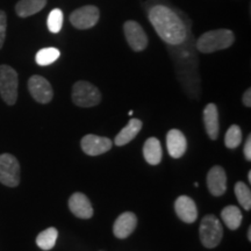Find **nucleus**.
<instances>
[{
    "label": "nucleus",
    "instance_id": "nucleus-21",
    "mask_svg": "<svg viewBox=\"0 0 251 251\" xmlns=\"http://www.w3.org/2000/svg\"><path fill=\"white\" fill-rule=\"evenodd\" d=\"M58 237V230L54 227H50L46 230L41 231L36 237V244L40 249L48 251L55 247Z\"/></svg>",
    "mask_w": 251,
    "mask_h": 251
},
{
    "label": "nucleus",
    "instance_id": "nucleus-24",
    "mask_svg": "<svg viewBox=\"0 0 251 251\" xmlns=\"http://www.w3.org/2000/svg\"><path fill=\"white\" fill-rule=\"evenodd\" d=\"M242 142V131L237 125H231L225 136V144L228 149H235Z\"/></svg>",
    "mask_w": 251,
    "mask_h": 251
},
{
    "label": "nucleus",
    "instance_id": "nucleus-8",
    "mask_svg": "<svg viewBox=\"0 0 251 251\" xmlns=\"http://www.w3.org/2000/svg\"><path fill=\"white\" fill-rule=\"evenodd\" d=\"M28 90L30 96L40 103H48L54 98L51 84L45 77L34 75L28 80Z\"/></svg>",
    "mask_w": 251,
    "mask_h": 251
},
{
    "label": "nucleus",
    "instance_id": "nucleus-14",
    "mask_svg": "<svg viewBox=\"0 0 251 251\" xmlns=\"http://www.w3.org/2000/svg\"><path fill=\"white\" fill-rule=\"evenodd\" d=\"M137 225V218L134 213L125 212L115 220L114 226H113V233L114 236L118 238H127L133 234Z\"/></svg>",
    "mask_w": 251,
    "mask_h": 251
},
{
    "label": "nucleus",
    "instance_id": "nucleus-5",
    "mask_svg": "<svg viewBox=\"0 0 251 251\" xmlns=\"http://www.w3.org/2000/svg\"><path fill=\"white\" fill-rule=\"evenodd\" d=\"M101 100V93L93 84L79 80L72 87V101L78 107H93Z\"/></svg>",
    "mask_w": 251,
    "mask_h": 251
},
{
    "label": "nucleus",
    "instance_id": "nucleus-25",
    "mask_svg": "<svg viewBox=\"0 0 251 251\" xmlns=\"http://www.w3.org/2000/svg\"><path fill=\"white\" fill-rule=\"evenodd\" d=\"M47 25H48V29L51 31V33L57 34L61 31L63 26V12L61 9L55 8L50 12L48 15Z\"/></svg>",
    "mask_w": 251,
    "mask_h": 251
},
{
    "label": "nucleus",
    "instance_id": "nucleus-22",
    "mask_svg": "<svg viewBox=\"0 0 251 251\" xmlns=\"http://www.w3.org/2000/svg\"><path fill=\"white\" fill-rule=\"evenodd\" d=\"M59 56H61V51L57 48L50 47V48L41 49L35 56V61L41 67H47L57 61Z\"/></svg>",
    "mask_w": 251,
    "mask_h": 251
},
{
    "label": "nucleus",
    "instance_id": "nucleus-12",
    "mask_svg": "<svg viewBox=\"0 0 251 251\" xmlns=\"http://www.w3.org/2000/svg\"><path fill=\"white\" fill-rule=\"evenodd\" d=\"M175 211L178 218L185 224H193L198 219V208L192 198L180 196L175 201Z\"/></svg>",
    "mask_w": 251,
    "mask_h": 251
},
{
    "label": "nucleus",
    "instance_id": "nucleus-16",
    "mask_svg": "<svg viewBox=\"0 0 251 251\" xmlns=\"http://www.w3.org/2000/svg\"><path fill=\"white\" fill-rule=\"evenodd\" d=\"M203 124L206 133L211 140H216L219 136V111L215 103H208L203 109Z\"/></svg>",
    "mask_w": 251,
    "mask_h": 251
},
{
    "label": "nucleus",
    "instance_id": "nucleus-6",
    "mask_svg": "<svg viewBox=\"0 0 251 251\" xmlns=\"http://www.w3.org/2000/svg\"><path fill=\"white\" fill-rule=\"evenodd\" d=\"M20 172L17 157L11 153L0 155V183L8 187L18 186L20 184Z\"/></svg>",
    "mask_w": 251,
    "mask_h": 251
},
{
    "label": "nucleus",
    "instance_id": "nucleus-26",
    "mask_svg": "<svg viewBox=\"0 0 251 251\" xmlns=\"http://www.w3.org/2000/svg\"><path fill=\"white\" fill-rule=\"evenodd\" d=\"M6 28H7V17H6L5 12L0 9V49L5 43Z\"/></svg>",
    "mask_w": 251,
    "mask_h": 251
},
{
    "label": "nucleus",
    "instance_id": "nucleus-17",
    "mask_svg": "<svg viewBox=\"0 0 251 251\" xmlns=\"http://www.w3.org/2000/svg\"><path fill=\"white\" fill-rule=\"evenodd\" d=\"M143 156L150 165H157L161 163L163 157L162 146L156 137H150L146 141L143 147Z\"/></svg>",
    "mask_w": 251,
    "mask_h": 251
},
{
    "label": "nucleus",
    "instance_id": "nucleus-2",
    "mask_svg": "<svg viewBox=\"0 0 251 251\" xmlns=\"http://www.w3.org/2000/svg\"><path fill=\"white\" fill-rule=\"evenodd\" d=\"M235 42V35L229 29L209 30L197 40V49L203 54H212L228 49Z\"/></svg>",
    "mask_w": 251,
    "mask_h": 251
},
{
    "label": "nucleus",
    "instance_id": "nucleus-1",
    "mask_svg": "<svg viewBox=\"0 0 251 251\" xmlns=\"http://www.w3.org/2000/svg\"><path fill=\"white\" fill-rule=\"evenodd\" d=\"M148 18L158 36L169 46H180L187 39V27L177 12L165 5H155Z\"/></svg>",
    "mask_w": 251,
    "mask_h": 251
},
{
    "label": "nucleus",
    "instance_id": "nucleus-28",
    "mask_svg": "<svg viewBox=\"0 0 251 251\" xmlns=\"http://www.w3.org/2000/svg\"><path fill=\"white\" fill-rule=\"evenodd\" d=\"M243 103L246 107H251V89H248L243 94Z\"/></svg>",
    "mask_w": 251,
    "mask_h": 251
},
{
    "label": "nucleus",
    "instance_id": "nucleus-20",
    "mask_svg": "<svg viewBox=\"0 0 251 251\" xmlns=\"http://www.w3.org/2000/svg\"><path fill=\"white\" fill-rule=\"evenodd\" d=\"M221 218L222 221L225 222V225L227 226L230 230H236V229L241 226L243 215L238 207L231 205L225 207V208L222 209Z\"/></svg>",
    "mask_w": 251,
    "mask_h": 251
},
{
    "label": "nucleus",
    "instance_id": "nucleus-18",
    "mask_svg": "<svg viewBox=\"0 0 251 251\" xmlns=\"http://www.w3.org/2000/svg\"><path fill=\"white\" fill-rule=\"evenodd\" d=\"M142 121L139 120V119H131L124 129L117 135V137H115V144L119 147H122L129 143L140 133V130L142 129Z\"/></svg>",
    "mask_w": 251,
    "mask_h": 251
},
{
    "label": "nucleus",
    "instance_id": "nucleus-7",
    "mask_svg": "<svg viewBox=\"0 0 251 251\" xmlns=\"http://www.w3.org/2000/svg\"><path fill=\"white\" fill-rule=\"evenodd\" d=\"M99 18V8L97 6L87 5L72 12L70 14V23L77 29H90L98 24Z\"/></svg>",
    "mask_w": 251,
    "mask_h": 251
},
{
    "label": "nucleus",
    "instance_id": "nucleus-30",
    "mask_svg": "<svg viewBox=\"0 0 251 251\" xmlns=\"http://www.w3.org/2000/svg\"><path fill=\"white\" fill-rule=\"evenodd\" d=\"M248 181H249V183H251V171L248 172Z\"/></svg>",
    "mask_w": 251,
    "mask_h": 251
},
{
    "label": "nucleus",
    "instance_id": "nucleus-10",
    "mask_svg": "<svg viewBox=\"0 0 251 251\" xmlns=\"http://www.w3.org/2000/svg\"><path fill=\"white\" fill-rule=\"evenodd\" d=\"M83 151L89 156H99L111 150L113 142L107 137L89 134L81 139L80 142Z\"/></svg>",
    "mask_w": 251,
    "mask_h": 251
},
{
    "label": "nucleus",
    "instance_id": "nucleus-3",
    "mask_svg": "<svg viewBox=\"0 0 251 251\" xmlns=\"http://www.w3.org/2000/svg\"><path fill=\"white\" fill-rule=\"evenodd\" d=\"M200 241L202 246L208 249L218 247L224 236V228L215 215H206L201 220L199 228Z\"/></svg>",
    "mask_w": 251,
    "mask_h": 251
},
{
    "label": "nucleus",
    "instance_id": "nucleus-11",
    "mask_svg": "<svg viewBox=\"0 0 251 251\" xmlns=\"http://www.w3.org/2000/svg\"><path fill=\"white\" fill-rule=\"evenodd\" d=\"M207 187L212 196L221 197L227 190V175L222 166H213L207 174Z\"/></svg>",
    "mask_w": 251,
    "mask_h": 251
},
{
    "label": "nucleus",
    "instance_id": "nucleus-29",
    "mask_svg": "<svg viewBox=\"0 0 251 251\" xmlns=\"http://www.w3.org/2000/svg\"><path fill=\"white\" fill-rule=\"evenodd\" d=\"M248 240L251 241V227L248 229Z\"/></svg>",
    "mask_w": 251,
    "mask_h": 251
},
{
    "label": "nucleus",
    "instance_id": "nucleus-15",
    "mask_svg": "<svg viewBox=\"0 0 251 251\" xmlns=\"http://www.w3.org/2000/svg\"><path fill=\"white\" fill-rule=\"evenodd\" d=\"M166 147L172 158H180L187 149L186 137L180 130L171 129L166 135Z\"/></svg>",
    "mask_w": 251,
    "mask_h": 251
},
{
    "label": "nucleus",
    "instance_id": "nucleus-9",
    "mask_svg": "<svg viewBox=\"0 0 251 251\" xmlns=\"http://www.w3.org/2000/svg\"><path fill=\"white\" fill-rule=\"evenodd\" d=\"M124 31L128 45L134 51H142L148 46V37L144 33L142 26L133 20L126 21L124 25Z\"/></svg>",
    "mask_w": 251,
    "mask_h": 251
},
{
    "label": "nucleus",
    "instance_id": "nucleus-27",
    "mask_svg": "<svg viewBox=\"0 0 251 251\" xmlns=\"http://www.w3.org/2000/svg\"><path fill=\"white\" fill-rule=\"evenodd\" d=\"M244 157L247 161H251V135L248 136L247 142L244 144Z\"/></svg>",
    "mask_w": 251,
    "mask_h": 251
},
{
    "label": "nucleus",
    "instance_id": "nucleus-19",
    "mask_svg": "<svg viewBox=\"0 0 251 251\" xmlns=\"http://www.w3.org/2000/svg\"><path fill=\"white\" fill-rule=\"evenodd\" d=\"M47 0H20L15 5V13L20 18H28L46 7Z\"/></svg>",
    "mask_w": 251,
    "mask_h": 251
},
{
    "label": "nucleus",
    "instance_id": "nucleus-4",
    "mask_svg": "<svg viewBox=\"0 0 251 251\" xmlns=\"http://www.w3.org/2000/svg\"><path fill=\"white\" fill-rule=\"evenodd\" d=\"M18 86V72L7 64L0 65V96L9 106L17 102Z\"/></svg>",
    "mask_w": 251,
    "mask_h": 251
},
{
    "label": "nucleus",
    "instance_id": "nucleus-23",
    "mask_svg": "<svg viewBox=\"0 0 251 251\" xmlns=\"http://www.w3.org/2000/svg\"><path fill=\"white\" fill-rule=\"evenodd\" d=\"M235 196H236L240 205L243 207L246 211L251 209V191L250 187L247 186L246 183L243 181H237L235 184Z\"/></svg>",
    "mask_w": 251,
    "mask_h": 251
},
{
    "label": "nucleus",
    "instance_id": "nucleus-13",
    "mask_svg": "<svg viewBox=\"0 0 251 251\" xmlns=\"http://www.w3.org/2000/svg\"><path fill=\"white\" fill-rule=\"evenodd\" d=\"M69 208L72 214L79 219H91L93 216V207L89 198L84 193H74L69 199Z\"/></svg>",
    "mask_w": 251,
    "mask_h": 251
}]
</instances>
